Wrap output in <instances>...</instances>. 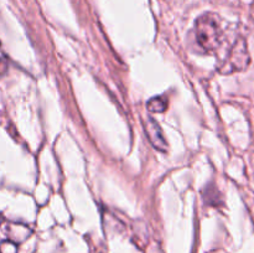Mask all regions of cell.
Wrapping results in <instances>:
<instances>
[{"mask_svg":"<svg viewBox=\"0 0 254 253\" xmlns=\"http://www.w3.org/2000/svg\"><path fill=\"white\" fill-rule=\"evenodd\" d=\"M195 42L203 54H215L221 47L223 31L217 15L206 12L195 21Z\"/></svg>","mask_w":254,"mask_h":253,"instance_id":"1","label":"cell"},{"mask_svg":"<svg viewBox=\"0 0 254 253\" xmlns=\"http://www.w3.org/2000/svg\"><path fill=\"white\" fill-rule=\"evenodd\" d=\"M250 62L251 56L250 52H248L247 42L243 37H238L233 42L226 59L218 66V72L222 74H230L243 71L250 66Z\"/></svg>","mask_w":254,"mask_h":253,"instance_id":"2","label":"cell"},{"mask_svg":"<svg viewBox=\"0 0 254 253\" xmlns=\"http://www.w3.org/2000/svg\"><path fill=\"white\" fill-rule=\"evenodd\" d=\"M144 129H145V134L148 136L149 141L151 145L159 151H166L168 150V141H166L165 136H164L163 129H161L160 124L151 117H148L144 123Z\"/></svg>","mask_w":254,"mask_h":253,"instance_id":"3","label":"cell"},{"mask_svg":"<svg viewBox=\"0 0 254 253\" xmlns=\"http://www.w3.org/2000/svg\"><path fill=\"white\" fill-rule=\"evenodd\" d=\"M6 233L12 242H22L26 240L31 233V230L26 225H20V223H7Z\"/></svg>","mask_w":254,"mask_h":253,"instance_id":"4","label":"cell"},{"mask_svg":"<svg viewBox=\"0 0 254 253\" xmlns=\"http://www.w3.org/2000/svg\"><path fill=\"white\" fill-rule=\"evenodd\" d=\"M168 98L165 96H158L154 98L149 99L146 103V108L151 112V113H163L168 109Z\"/></svg>","mask_w":254,"mask_h":253,"instance_id":"5","label":"cell"},{"mask_svg":"<svg viewBox=\"0 0 254 253\" xmlns=\"http://www.w3.org/2000/svg\"><path fill=\"white\" fill-rule=\"evenodd\" d=\"M0 253H17L16 243L12 241H4L0 243Z\"/></svg>","mask_w":254,"mask_h":253,"instance_id":"6","label":"cell"}]
</instances>
